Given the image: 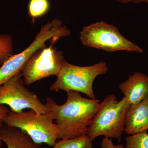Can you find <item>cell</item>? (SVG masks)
<instances>
[{
    "instance_id": "1",
    "label": "cell",
    "mask_w": 148,
    "mask_h": 148,
    "mask_svg": "<svg viewBox=\"0 0 148 148\" xmlns=\"http://www.w3.org/2000/svg\"><path fill=\"white\" fill-rule=\"evenodd\" d=\"M66 92L67 100L63 105H58L50 97H48L46 103L55 117L60 139H73L87 135L100 101L84 98L76 91Z\"/></svg>"
},
{
    "instance_id": "2",
    "label": "cell",
    "mask_w": 148,
    "mask_h": 148,
    "mask_svg": "<svg viewBox=\"0 0 148 148\" xmlns=\"http://www.w3.org/2000/svg\"><path fill=\"white\" fill-rule=\"evenodd\" d=\"M130 106L125 97L118 101L114 94L107 95L100 103L87 135L92 140L103 135L116 139L120 143L124 131L125 116Z\"/></svg>"
},
{
    "instance_id": "3",
    "label": "cell",
    "mask_w": 148,
    "mask_h": 148,
    "mask_svg": "<svg viewBox=\"0 0 148 148\" xmlns=\"http://www.w3.org/2000/svg\"><path fill=\"white\" fill-rule=\"evenodd\" d=\"M54 120L51 112L38 114L30 110L18 113L10 111L3 122L4 124L23 130L36 143L53 147L60 139L59 128Z\"/></svg>"
},
{
    "instance_id": "4",
    "label": "cell",
    "mask_w": 148,
    "mask_h": 148,
    "mask_svg": "<svg viewBox=\"0 0 148 148\" xmlns=\"http://www.w3.org/2000/svg\"><path fill=\"white\" fill-rule=\"evenodd\" d=\"M108 68L104 61H101L91 66H79L69 63L65 60L57 79L51 85V91L73 90L82 92L90 99H95L93 90V83L100 75L106 74Z\"/></svg>"
},
{
    "instance_id": "5",
    "label": "cell",
    "mask_w": 148,
    "mask_h": 148,
    "mask_svg": "<svg viewBox=\"0 0 148 148\" xmlns=\"http://www.w3.org/2000/svg\"><path fill=\"white\" fill-rule=\"evenodd\" d=\"M79 38L85 46L107 52H143L141 47L125 38L116 26L102 21L84 27Z\"/></svg>"
},
{
    "instance_id": "6",
    "label": "cell",
    "mask_w": 148,
    "mask_h": 148,
    "mask_svg": "<svg viewBox=\"0 0 148 148\" xmlns=\"http://www.w3.org/2000/svg\"><path fill=\"white\" fill-rule=\"evenodd\" d=\"M21 73L0 86V105H7L14 112L25 109L33 110L38 114L50 112L34 92L25 87Z\"/></svg>"
},
{
    "instance_id": "7",
    "label": "cell",
    "mask_w": 148,
    "mask_h": 148,
    "mask_svg": "<svg viewBox=\"0 0 148 148\" xmlns=\"http://www.w3.org/2000/svg\"><path fill=\"white\" fill-rule=\"evenodd\" d=\"M53 44L36 51L23 67L21 73L27 85L51 76H57L65 61L62 51Z\"/></svg>"
},
{
    "instance_id": "8",
    "label": "cell",
    "mask_w": 148,
    "mask_h": 148,
    "mask_svg": "<svg viewBox=\"0 0 148 148\" xmlns=\"http://www.w3.org/2000/svg\"><path fill=\"white\" fill-rule=\"evenodd\" d=\"M119 87L131 105L138 104L148 95V76L135 72L120 84Z\"/></svg>"
},
{
    "instance_id": "9",
    "label": "cell",
    "mask_w": 148,
    "mask_h": 148,
    "mask_svg": "<svg viewBox=\"0 0 148 148\" xmlns=\"http://www.w3.org/2000/svg\"><path fill=\"white\" fill-rule=\"evenodd\" d=\"M148 130V95L140 103L130 107L125 116L124 131L129 135Z\"/></svg>"
},
{
    "instance_id": "10",
    "label": "cell",
    "mask_w": 148,
    "mask_h": 148,
    "mask_svg": "<svg viewBox=\"0 0 148 148\" xmlns=\"http://www.w3.org/2000/svg\"><path fill=\"white\" fill-rule=\"evenodd\" d=\"M0 134L8 148H47L35 143L27 133L17 127L4 124Z\"/></svg>"
},
{
    "instance_id": "11",
    "label": "cell",
    "mask_w": 148,
    "mask_h": 148,
    "mask_svg": "<svg viewBox=\"0 0 148 148\" xmlns=\"http://www.w3.org/2000/svg\"><path fill=\"white\" fill-rule=\"evenodd\" d=\"M93 140L87 135L73 139H62L56 142L52 148H93Z\"/></svg>"
},
{
    "instance_id": "12",
    "label": "cell",
    "mask_w": 148,
    "mask_h": 148,
    "mask_svg": "<svg viewBox=\"0 0 148 148\" xmlns=\"http://www.w3.org/2000/svg\"><path fill=\"white\" fill-rule=\"evenodd\" d=\"M49 0H30L28 13L33 20L44 16L50 9Z\"/></svg>"
},
{
    "instance_id": "13",
    "label": "cell",
    "mask_w": 148,
    "mask_h": 148,
    "mask_svg": "<svg viewBox=\"0 0 148 148\" xmlns=\"http://www.w3.org/2000/svg\"><path fill=\"white\" fill-rule=\"evenodd\" d=\"M13 43L10 35L0 34V66L13 55Z\"/></svg>"
},
{
    "instance_id": "14",
    "label": "cell",
    "mask_w": 148,
    "mask_h": 148,
    "mask_svg": "<svg viewBox=\"0 0 148 148\" xmlns=\"http://www.w3.org/2000/svg\"><path fill=\"white\" fill-rule=\"evenodd\" d=\"M125 148H148V134L147 132L129 135L125 138Z\"/></svg>"
},
{
    "instance_id": "15",
    "label": "cell",
    "mask_w": 148,
    "mask_h": 148,
    "mask_svg": "<svg viewBox=\"0 0 148 148\" xmlns=\"http://www.w3.org/2000/svg\"><path fill=\"white\" fill-rule=\"evenodd\" d=\"M102 148H123L124 146L122 144L114 145L111 138H103L101 144Z\"/></svg>"
},
{
    "instance_id": "16",
    "label": "cell",
    "mask_w": 148,
    "mask_h": 148,
    "mask_svg": "<svg viewBox=\"0 0 148 148\" xmlns=\"http://www.w3.org/2000/svg\"><path fill=\"white\" fill-rule=\"evenodd\" d=\"M9 112V110L4 105H0V128L4 125V119Z\"/></svg>"
},
{
    "instance_id": "17",
    "label": "cell",
    "mask_w": 148,
    "mask_h": 148,
    "mask_svg": "<svg viewBox=\"0 0 148 148\" xmlns=\"http://www.w3.org/2000/svg\"><path fill=\"white\" fill-rule=\"evenodd\" d=\"M115 1L121 3L126 4L130 3H135V0H115Z\"/></svg>"
},
{
    "instance_id": "18",
    "label": "cell",
    "mask_w": 148,
    "mask_h": 148,
    "mask_svg": "<svg viewBox=\"0 0 148 148\" xmlns=\"http://www.w3.org/2000/svg\"><path fill=\"white\" fill-rule=\"evenodd\" d=\"M3 141L2 140L1 138V134H0V148H1L2 146Z\"/></svg>"
},
{
    "instance_id": "19",
    "label": "cell",
    "mask_w": 148,
    "mask_h": 148,
    "mask_svg": "<svg viewBox=\"0 0 148 148\" xmlns=\"http://www.w3.org/2000/svg\"><path fill=\"white\" fill-rule=\"evenodd\" d=\"M135 3H143V0H135Z\"/></svg>"
},
{
    "instance_id": "20",
    "label": "cell",
    "mask_w": 148,
    "mask_h": 148,
    "mask_svg": "<svg viewBox=\"0 0 148 148\" xmlns=\"http://www.w3.org/2000/svg\"><path fill=\"white\" fill-rule=\"evenodd\" d=\"M143 3H145L148 4V0H143Z\"/></svg>"
}]
</instances>
